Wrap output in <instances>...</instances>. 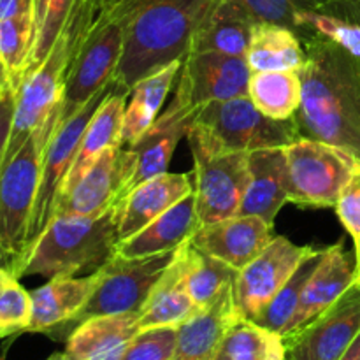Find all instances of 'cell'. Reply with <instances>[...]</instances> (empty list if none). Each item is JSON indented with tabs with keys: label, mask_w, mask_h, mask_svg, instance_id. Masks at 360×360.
Returning a JSON list of instances; mask_svg holds the SVG:
<instances>
[{
	"label": "cell",
	"mask_w": 360,
	"mask_h": 360,
	"mask_svg": "<svg viewBox=\"0 0 360 360\" xmlns=\"http://www.w3.org/2000/svg\"><path fill=\"white\" fill-rule=\"evenodd\" d=\"M306 63L299 70L301 108L295 129L306 139L334 144L360 160V56L311 30L299 32Z\"/></svg>",
	"instance_id": "cell-1"
},
{
	"label": "cell",
	"mask_w": 360,
	"mask_h": 360,
	"mask_svg": "<svg viewBox=\"0 0 360 360\" xmlns=\"http://www.w3.org/2000/svg\"><path fill=\"white\" fill-rule=\"evenodd\" d=\"M220 0H130L125 46L112 84L130 88L188 53L193 34L210 18Z\"/></svg>",
	"instance_id": "cell-2"
},
{
	"label": "cell",
	"mask_w": 360,
	"mask_h": 360,
	"mask_svg": "<svg viewBox=\"0 0 360 360\" xmlns=\"http://www.w3.org/2000/svg\"><path fill=\"white\" fill-rule=\"evenodd\" d=\"M115 207L98 214H58L32 243L14 276H77L95 273L116 253Z\"/></svg>",
	"instance_id": "cell-3"
},
{
	"label": "cell",
	"mask_w": 360,
	"mask_h": 360,
	"mask_svg": "<svg viewBox=\"0 0 360 360\" xmlns=\"http://www.w3.org/2000/svg\"><path fill=\"white\" fill-rule=\"evenodd\" d=\"M186 139L192 153L217 157L285 148L301 136L294 120L267 118L245 95L204 105L193 116Z\"/></svg>",
	"instance_id": "cell-4"
},
{
	"label": "cell",
	"mask_w": 360,
	"mask_h": 360,
	"mask_svg": "<svg viewBox=\"0 0 360 360\" xmlns=\"http://www.w3.org/2000/svg\"><path fill=\"white\" fill-rule=\"evenodd\" d=\"M130 0H104L86 41L74 58L60 104L58 125L86 104L101 88L112 83L129 27Z\"/></svg>",
	"instance_id": "cell-5"
},
{
	"label": "cell",
	"mask_w": 360,
	"mask_h": 360,
	"mask_svg": "<svg viewBox=\"0 0 360 360\" xmlns=\"http://www.w3.org/2000/svg\"><path fill=\"white\" fill-rule=\"evenodd\" d=\"M60 108L0 167V241L14 260V271L27 246L28 225L37 197L42 155L58 127Z\"/></svg>",
	"instance_id": "cell-6"
},
{
	"label": "cell",
	"mask_w": 360,
	"mask_h": 360,
	"mask_svg": "<svg viewBox=\"0 0 360 360\" xmlns=\"http://www.w3.org/2000/svg\"><path fill=\"white\" fill-rule=\"evenodd\" d=\"M285 150L288 202L336 207L341 192L360 171L355 155L334 144L301 137Z\"/></svg>",
	"instance_id": "cell-7"
},
{
	"label": "cell",
	"mask_w": 360,
	"mask_h": 360,
	"mask_svg": "<svg viewBox=\"0 0 360 360\" xmlns=\"http://www.w3.org/2000/svg\"><path fill=\"white\" fill-rule=\"evenodd\" d=\"M252 76L245 56L221 53H186L174 83V97L164 111L171 118L193 120L211 102L248 95Z\"/></svg>",
	"instance_id": "cell-8"
},
{
	"label": "cell",
	"mask_w": 360,
	"mask_h": 360,
	"mask_svg": "<svg viewBox=\"0 0 360 360\" xmlns=\"http://www.w3.org/2000/svg\"><path fill=\"white\" fill-rule=\"evenodd\" d=\"M174 255L176 250L143 259L112 257L98 269V281L94 294L69 323L67 330L70 333L81 322L94 316L139 313L157 281L171 266Z\"/></svg>",
	"instance_id": "cell-9"
},
{
	"label": "cell",
	"mask_w": 360,
	"mask_h": 360,
	"mask_svg": "<svg viewBox=\"0 0 360 360\" xmlns=\"http://www.w3.org/2000/svg\"><path fill=\"white\" fill-rule=\"evenodd\" d=\"M112 83L108 86L101 88L86 104L81 105L72 116L60 123L53 132L48 146H46L44 155H42L41 165V178H39L37 197H35L34 211H32L30 225H28L27 246L25 252L32 246V243L42 234L49 221L55 217L56 204H58L62 186L65 183L67 174L76 160L77 150H79L81 139L84 136L88 123L91 122L94 115L104 98L111 94ZM25 255V253H23Z\"/></svg>",
	"instance_id": "cell-10"
},
{
	"label": "cell",
	"mask_w": 360,
	"mask_h": 360,
	"mask_svg": "<svg viewBox=\"0 0 360 360\" xmlns=\"http://www.w3.org/2000/svg\"><path fill=\"white\" fill-rule=\"evenodd\" d=\"M315 252L313 246H299L285 236H274L252 262L238 271L234 295L239 316L255 322L295 269Z\"/></svg>",
	"instance_id": "cell-11"
},
{
	"label": "cell",
	"mask_w": 360,
	"mask_h": 360,
	"mask_svg": "<svg viewBox=\"0 0 360 360\" xmlns=\"http://www.w3.org/2000/svg\"><path fill=\"white\" fill-rule=\"evenodd\" d=\"M193 195L199 227L236 217L250 183L248 153H192Z\"/></svg>",
	"instance_id": "cell-12"
},
{
	"label": "cell",
	"mask_w": 360,
	"mask_h": 360,
	"mask_svg": "<svg viewBox=\"0 0 360 360\" xmlns=\"http://www.w3.org/2000/svg\"><path fill=\"white\" fill-rule=\"evenodd\" d=\"M360 334V278L322 315L283 338L287 360H340Z\"/></svg>",
	"instance_id": "cell-13"
},
{
	"label": "cell",
	"mask_w": 360,
	"mask_h": 360,
	"mask_svg": "<svg viewBox=\"0 0 360 360\" xmlns=\"http://www.w3.org/2000/svg\"><path fill=\"white\" fill-rule=\"evenodd\" d=\"M190 125L192 120L171 118L162 112L136 143L123 146V176L118 204L141 183L169 172L172 155L179 141L188 134Z\"/></svg>",
	"instance_id": "cell-14"
},
{
	"label": "cell",
	"mask_w": 360,
	"mask_h": 360,
	"mask_svg": "<svg viewBox=\"0 0 360 360\" xmlns=\"http://www.w3.org/2000/svg\"><path fill=\"white\" fill-rule=\"evenodd\" d=\"M274 239L273 225L253 214H236L202 225L190 241L202 252L241 271Z\"/></svg>",
	"instance_id": "cell-15"
},
{
	"label": "cell",
	"mask_w": 360,
	"mask_h": 360,
	"mask_svg": "<svg viewBox=\"0 0 360 360\" xmlns=\"http://www.w3.org/2000/svg\"><path fill=\"white\" fill-rule=\"evenodd\" d=\"M357 280V259L345 250L343 243H338V245L322 250L319 264H316L315 271L311 273L304 290H302L297 313L292 320L287 336L297 333L302 327L308 326L311 320L322 315Z\"/></svg>",
	"instance_id": "cell-16"
},
{
	"label": "cell",
	"mask_w": 360,
	"mask_h": 360,
	"mask_svg": "<svg viewBox=\"0 0 360 360\" xmlns=\"http://www.w3.org/2000/svg\"><path fill=\"white\" fill-rule=\"evenodd\" d=\"M192 192V172H165L141 183L115 207L118 243L137 234Z\"/></svg>",
	"instance_id": "cell-17"
},
{
	"label": "cell",
	"mask_w": 360,
	"mask_h": 360,
	"mask_svg": "<svg viewBox=\"0 0 360 360\" xmlns=\"http://www.w3.org/2000/svg\"><path fill=\"white\" fill-rule=\"evenodd\" d=\"M98 281V271L83 278L58 276L30 292L32 316L27 333L51 334L67 329L84 308Z\"/></svg>",
	"instance_id": "cell-18"
},
{
	"label": "cell",
	"mask_w": 360,
	"mask_h": 360,
	"mask_svg": "<svg viewBox=\"0 0 360 360\" xmlns=\"http://www.w3.org/2000/svg\"><path fill=\"white\" fill-rule=\"evenodd\" d=\"M239 319L232 283L211 304L200 308L178 327V343L172 360H217L229 327Z\"/></svg>",
	"instance_id": "cell-19"
},
{
	"label": "cell",
	"mask_w": 360,
	"mask_h": 360,
	"mask_svg": "<svg viewBox=\"0 0 360 360\" xmlns=\"http://www.w3.org/2000/svg\"><path fill=\"white\" fill-rule=\"evenodd\" d=\"M139 333V313L94 316L74 327L67 336L70 360H122Z\"/></svg>",
	"instance_id": "cell-20"
},
{
	"label": "cell",
	"mask_w": 360,
	"mask_h": 360,
	"mask_svg": "<svg viewBox=\"0 0 360 360\" xmlns=\"http://www.w3.org/2000/svg\"><path fill=\"white\" fill-rule=\"evenodd\" d=\"M197 229L199 218L195 210V195L192 192L164 214L155 218L150 225L141 229L137 234L120 241L116 245L115 255L123 259H143L174 252L195 234Z\"/></svg>",
	"instance_id": "cell-21"
},
{
	"label": "cell",
	"mask_w": 360,
	"mask_h": 360,
	"mask_svg": "<svg viewBox=\"0 0 360 360\" xmlns=\"http://www.w3.org/2000/svg\"><path fill=\"white\" fill-rule=\"evenodd\" d=\"M122 153L123 144L105 150L84 178L58 200L55 217L98 214L116 207L123 176Z\"/></svg>",
	"instance_id": "cell-22"
},
{
	"label": "cell",
	"mask_w": 360,
	"mask_h": 360,
	"mask_svg": "<svg viewBox=\"0 0 360 360\" xmlns=\"http://www.w3.org/2000/svg\"><path fill=\"white\" fill-rule=\"evenodd\" d=\"M250 183L238 214H253L274 225V218L288 202L287 162L283 148L248 153Z\"/></svg>",
	"instance_id": "cell-23"
},
{
	"label": "cell",
	"mask_w": 360,
	"mask_h": 360,
	"mask_svg": "<svg viewBox=\"0 0 360 360\" xmlns=\"http://www.w3.org/2000/svg\"><path fill=\"white\" fill-rule=\"evenodd\" d=\"M127 98L129 94L118 90L112 84V90L97 112L94 115L91 122L88 123L84 136L81 139L79 150H77L76 160H74L72 167H70L69 174H67L65 183L62 186V199L65 193H69L81 179L84 178L88 171L94 167L95 162L98 160L102 153L109 148L122 146V129H123V115H125ZM58 199V200H60Z\"/></svg>",
	"instance_id": "cell-24"
},
{
	"label": "cell",
	"mask_w": 360,
	"mask_h": 360,
	"mask_svg": "<svg viewBox=\"0 0 360 360\" xmlns=\"http://www.w3.org/2000/svg\"><path fill=\"white\" fill-rule=\"evenodd\" d=\"M199 309L192 295L188 294L181 257L176 250L171 266L157 281L139 311V330L153 327H179L192 319Z\"/></svg>",
	"instance_id": "cell-25"
},
{
	"label": "cell",
	"mask_w": 360,
	"mask_h": 360,
	"mask_svg": "<svg viewBox=\"0 0 360 360\" xmlns=\"http://www.w3.org/2000/svg\"><path fill=\"white\" fill-rule=\"evenodd\" d=\"M179 67H181V60H174L155 72L148 74L130 88L125 115H123V146L136 143L160 116L162 105L176 83Z\"/></svg>",
	"instance_id": "cell-26"
},
{
	"label": "cell",
	"mask_w": 360,
	"mask_h": 360,
	"mask_svg": "<svg viewBox=\"0 0 360 360\" xmlns=\"http://www.w3.org/2000/svg\"><path fill=\"white\" fill-rule=\"evenodd\" d=\"M255 27L234 0H220L206 21L193 34L188 53H221L245 56Z\"/></svg>",
	"instance_id": "cell-27"
},
{
	"label": "cell",
	"mask_w": 360,
	"mask_h": 360,
	"mask_svg": "<svg viewBox=\"0 0 360 360\" xmlns=\"http://www.w3.org/2000/svg\"><path fill=\"white\" fill-rule=\"evenodd\" d=\"M252 72L301 70L306 51L292 28L274 23H255L245 55Z\"/></svg>",
	"instance_id": "cell-28"
},
{
	"label": "cell",
	"mask_w": 360,
	"mask_h": 360,
	"mask_svg": "<svg viewBox=\"0 0 360 360\" xmlns=\"http://www.w3.org/2000/svg\"><path fill=\"white\" fill-rule=\"evenodd\" d=\"M248 97L262 115L273 120H292L302 101L299 70L252 72Z\"/></svg>",
	"instance_id": "cell-29"
},
{
	"label": "cell",
	"mask_w": 360,
	"mask_h": 360,
	"mask_svg": "<svg viewBox=\"0 0 360 360\" xmlns=\"http://www.w3.org/2000/svg\"><path fill=\"white\" fill-rule=\"evenodd\" d=\"M178 253L181 257L188 294L199 308L211 304L225 287L236 283L238 271L199 250L190 239L179 246Z\"/></svg>",
	"instance_id": "cell-30"
},
{
	"label": "cell",
	"mask_w": 360,
	"mask_h": 360,
	"mask_svg": "<svg viewBox=\"0 0 360 360\" xmlns=\"http://www.w3.org/2000/svg\"><path fill=\"white\" fill-rule=\"evenodd\" d=\"M35 13H23L0 20V63L14 94L28 72L35 42Z\"/></svg>",
	"instance_id": "cell-31"
},
{
	"label": "cell",
	"mask_w": 360,
	"mask_h": 360,
	"mask_svg": "<svg viewBox=\"0 0 360 360\" xmlns=\"http://www.w3.org/2000/svg\"><path fill=\"white\" fill-rule=\"evenodd\" d=\"M221 352L232 360H287V345L281 334L245 319L229 327Z\"/></svg>",
	"instance_id": "cell-32"
},
{
	"label": "cell",
	"mask_w": 360,
	"mask_h": 360,
	"mask_svg": "<svg viewBox=\"0 0 360 360\" xmlns=\"http://www.w3.org/2000/svg\"><path fill=\"white\" fill-rule=\"evenodd\" d=\"M320 253H322V250H316L311 257H308V259L295 269V273L292 274L290 280L280 288V292L274 295L273 301L267 304V308L260 313V316L255 320V323L273 330V333L281 334L283 338L287 336L288 330H290L292 320H294L295 313H297L302 290H304L309 276H311L316 264H319Z\"/></svg>",
	"instance_id": "cell-33"
},
{
	"label": "cell",
	"mask_w": 360,
	"mask_h": 360,
	"mask_svg": "<svg viewBox=\"0 0 360 360\" xmlns=\"http://www.w3.org/2000/svg\"><path fill=\"white\" fill-rule=\"evenodd\" d=\"M79 2L81 0H39L34 51H32L30 63H28L27 76L44 62L53 44L58 39L60 32L63 30L67 20Z\"/></svg>",
	"instance_id": "cell-34"
},
{
	"label": "cell",
	"mask_w": 360,
	"mask_h": 360,
	"mask_svg": "<svg viewBox=\"0 0 360 360\" xmlns=\"http://www.w3.org/2000/svg\"><path fill=\"white\" fill-rule=\"evenodd\" d=\"M32 316L30 292L11 271L0 269V338L27 333Z\"/></svg>",
	"instance_id": "cell-35"
},
{
	"label": "cell",
	"mask_w": 360,
	"mask_h": 360,
	"mask_svg": "<svg viewBox=\"0 0 360 360\" xmlns=\"http://www.w3.org/2000/svg\"><path fill=\"white\" fill-rule=\"evenodd\" d=\"M253 23L283 25L295 32V20L301 13L322 11L333 0H234Z\"/></svg>",
	"instance_id": "cell-36"
},
{
	"label": "cell",
	"mask_w": 360,
	"mask_h": 360,
	"mask_svg": "<svg viewBox=\"0 0 360 360\" xmlns=\"http://www.w3.org/2000/svg\"><path fill=\"white\" fill-rule=\"evenodd\" d=\"M178 327H153L137 333L122 360H172Z\"/></svg>",
	"instance_id": "cell-37"
},
{
	"label": "cell",
	"mask_w": 360,
	"mask_h": 360,
	"mask_svg": "<svg viewBox=\"0 0 360 360\" xmlns=\"http://www.w3.org/2000/svg\"><path fill=\"white\" fill-rule=\"evenodd\" d=\"M334 210L354 243L357 241L360 238V171L345 186Z\"/></svg>",
	"instance_id": "cell-38"
},
{
	"label": "cell",
	"mask_w": 360,
	"mask_h": 360,
	"mask_svg": "<svg viewBox=\"0 0 360 360\" xmlns=\"http://www.w3.org/2000/svg\"><path fill=\"white\" fill-rule=\"evenodd\" d=\"M14 104H16V94L7 88L0 98V167H2L4 157H6L7 141H9L11 127H13Z\"/></svg>",
	"instance_id": "cell-39"
},
{
	"label": "cell",
	"mask_w": 360,
	"mask_h": 360,
	"mask_svg": "<svg viewBox=\"0 0 360 360\" xmlns=\"http://www.w3.org/2000/svg\"><path fill=\"white\" fill-rule=\"evenodd\" d=\"M320 13H329L360 25V0H333Z\"/></svg>",
	"instance_id": "cell-40"
},
{
	"label": "cell",
	"mask_w": 360,
	"mask_h": 360,
	"mask_svg": "<svg viewBox=\"0 0 360 360\" xmlns=\"http://www.w3.org/2000/svg\"><path fill=\"white\" fill-rule=\"evenodd\" d=\"M37 4L39 0H0V20L23 13L37 14Z\"/></svg>",
	"instance_id": "cell-41"
},
{
	"label": "cell",
	"mask_w": 360,
	"mask_h": 360,
	"mask_svg": "<svg viewBox=\"0 0 360 360\" xmlns=\"http://www.w3.org/2000/svg\"><path fill=\"white\" fill-rule=\"evenodd\" d=\"M0 269H7V271H11V273H13V269H14L13 257L9 255V252H7L2 241H0Z\"/></svg>",
	"instance_id": "cell-42"
},
{
	"label": "cell",
	"mask_w": 360,
	"mask_h": 360,
	"mask_svg": "<svg viewBox=\"0 0 360 360\" xmlns=\"http://www.w3.org/2000/svg\"><path fill=\"white\" fill-rule=\"evenodd\" d=\"M340 360H360V334L355 338L354 343L350 345V348L345 352V355Z\"/></svg>",
	"instance_id": "cell-43"
},
{
	"label": "cell",
	"mask_w": 360,
	"mask_h": 360,
	"mask_svg": "<svg viewBox=\"0 0 360 360\" xmlns=\"http://www.w3.org/2000/svg\"><path fill=\"white\" fill-rule=\"evenodd\" d=\"M9 88V84H7V79H6V72H4V67L2 63H0V98H2L4 91Z\"/></svg>",
	"instance_id": "cell-44"
},
{
	"label": "cell",
	"mask_w": 360,
	"mask_h": 360,
	"mask_svg": "<svg viewBox=\"0 0 360 360\" xmlns=\"http://www.w3.org/2000/svg\"><path fill=\"white\" fill-rule=\"evenodd\" d=\"M355 245V259H357V269H359V278H360V238L354 243Z\"/></svg>",
	"instance_id": "cell-45"
},
{
	"label": "cell",
	"mask_w": 360,
	"mask_h": 360,
	"mask_svg": "<svg viewBox=\"0 0 360 360\" xmlns=\"http://www.w3.org/2000/svg\"><path fill=\"white\" fill-rule=\"evenodd\" d=\"M48 360H70V359L67 357L65 354H55V355H51Z\"/></svg>",
	"instance_id": "cell-46"
},
{
	"label": "cell",
	"mask_w": 360,
	"mask_h": 360,
	"mask_svg": "<svg viewBox=\"0 0 360 360\" xmlns=\"http://www.w3.org/2000/svg\"><path fill=\"white\" fill-rule=\"evenodd\" d=\"M217 360H232L231 357H229V355H225L224 352L220 350V354H218V357H217Z\"/></svg>",
	"instance_id": "cell-47"
}]
</instances>
